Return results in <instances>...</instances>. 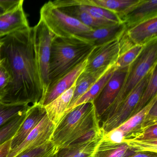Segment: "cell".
Instances as JSON below:
<instances>
[{
	"label": "cell",
	"instance_id": "6da1fadb",
	"mask_svg": "<svg viewBox=\"0 0 157 157\" xmlns=\"http://www.w3.org/2000/svg\"><path fill=\"white\" fill-rule=\"evenodd\" d=\"M0 58L11 75L6 103L40 101L43 88L36 64L33 28L15 31L0 38Z\"/></svg>",
	"mask_w": 157,
	"mask_h": 157
},
{
	"label": "cell",
	"instance_id": "7a4b0ae2",
	"mask_svg": "<svg viewBox=\"0 0 157 157\" xmlns=\"http://www.w3.org/2000/svg\"><path fill=\"white\" fill-rule=\"evenodd\" d=\"M94 102L75 107L64 117L51 139L58 150L73 144L102 138L103 131Z\"/></svg>",
	"mask_w": 157,
	"mask_h": 157
},
{
	"label": "cell",
	"instance_id": "3957f363",
	"mask_svg": "<svg viewBox=\"0 0 157 157\" xmlns=\"http://www.w3.org/2000/svg\"><path fill=\"white\" fill-rule=\"evenodd\" d=\"M94 47L89 40L78 35L67 38L54 36L50 52L48 87L86 59Z\"/></svg>",
	"mask_w": 157,
	"mask_h": 157
},
{
	"label": "cell",
	"instance_id": "277c9868",
	"mask_svg": "<svg viewBox=\"0 0 157 157\" xmlns=\"http://www.w3.org/2000/svg\"><path fill=\"white\" fill-rule=\"evenodd\" d=\"M157 65V39L144 47L141 54L128 67L127 73L118 96L101 119L102 122L111 117L120 104L136 86Z\"/></svg>",
	"mask_w": 157,
	"mask_h": 157
},
{
	"label": "cell",
	"instance_id": "5b68a950",
	"mask_svg": "<svg viewBox=\"0 0 157 157\" xmlns=\"http://www.w3.org/2000/svg\"><path fill=\"white\" fill-rule=\"evenodd\" d=\"M40 20L57 37L67 38L94 30L66 14L54 6L52 1L43 5L40 10Z\"/></svg>",
	"mask_w": 157,
	"mask_h": 157
},
{
	"label": "cell",
	"instance_id": "8992f818",
	"mask_svg": "<svg viewBox=\"0 0 157 157\" xmlns=\"http://www.w3.org/2000/svg\"><path fill=\"white\" fill-rule=\"evenodd\" d=\"M33 28L36 59L44 91L43 97L49 86V60L54 35L41 20Z\"/></svg>",
	"mask_w": 157,
	"mask_h": 157
},
{
	"label": "cell",
	"instance_id": "52a82bcc",
	"mask_svg": "<svg viewBox=\"0 0 157 157\" xmlns=\"http://www.w3.org/2000/svg\"><path fill=\"white\" fill-rule=\"evenodd\" d=\"M150 73V72L126 97L114 113L108 119L103 121L101 127L104 134L118 127L130 117L147 85Z\"/></svg>",
	"mask_w": 157,
	"mask_h": 157
},
{
	"label": "cell",
	"instance_id": "ba28073f",
	"mask_svg": "<svg viewBox=\"0 0 157 157\" xmlns=\"http://www.w3.org/2000/svg\"><path fill=\"white\" fill-rule=\"evenodd\" d=\"M121 36L107 43L94 46L87 58L88 62L84 70L94 71L114 65L121 54Z\"/></svg>",
	"mask_w": 157,
	"mask_h": 157
},
{
	"label": "cell",
	"instance_id": "9c48e42d",
	"mask_svg": "<svg viewBox=\"0 0 157 157\" xmlns=\"http://www.w3.org/2000/svg\"><path fill=\"white\" fill-rule=\"evenodd\" d=\"M128 67L122 69L115 68L111 78L94 101L96 115L100 121L118 96L125 79Z\"/></svg>",
	"mask_w": 157,
	"mask_h": 157
},
{
	"label": "cell",
	"instance_id": "30bf717a",
	"mask_svg": "<svg viewBox=\"0 0 157 157\" xmlns=\"http://www.w3.org/2000/svg\"><path fill=\"white\" fill-rule=\"evenodd\" d=\"M55 129V126L46 114L23 141L10 151L7 157H19L25 152L50 141Z\"/></svg>",
	"mask_w": 157,
	"mask_h": 157
},
{
	"label": "cell",
	"instance_id": "8fae6325",
	"mask_svg": "<svg viewBox=\"0 0 157 157\" xmlns=\"http://www.w3.org/2000/svg\"><path fill=\"white\" fill-rule=\"evenodd\" d=\"M87 58L71 71L49 86L38 103L44 107L69 89L75 83L81 73L85 69L88 62Z\"/></svg>",
	"mask_w": 157,
	"mask_h": 157
},
{
	"label": "cell",
	"instance_id": "7c38bea8",
	"mask_svg": "<svg viewBox=\"0 0 157 157\" xmlns=\"http://www.w3.org/2000/svg\"><path fill=\"white\" fill-rule=\"evenodd\" d=\"M23 3V0H21L13 9L0 16V34L5 36L30 27L24 10Z\"/></svg>",
	"mask_w": 157,
	"mask_h": 157
},
{
	"label": "cell",
	"instance_id": "4fadbf2b",
	"mask_svg": "<svg viewBox=\"0 0 157 157\" xmlns=\"http://www.w3.org/2000/svg\"><path fill=\"white\" fill-rule=\"evenodd\" d=\"M125 34L133 44L145 46L157 39V16L126 29Z\"/></svg>",
	"mask_w": 157,
	"mask_h": 157
},
{
	"label": "cell",
	"instance_id": "5bb4252c",
	"mask_svg": "<svg viewBox=\"0 0 157 157\" xmlns=\"http://www.w3.org/2000/svg\"><path fill=\"white\" fill-rule=\"evenodd\" d=\"M46 114L44 107L37 103L32 104L28 115L12 139L11 150L20 145Z\"/></svg>",
	"mask_w": 157,
	"mask_h": 157
},
{
	"label": "cell",
	"instance_id": "9a60e30c",
	"mask_svg": "<svg viewBox=\"0 0 157 157\" xmlns=\"http://www.w3.org/2000/svg\"><path fill=\"white\" fill-rule=\"evenodd\" d=\"M156 16H157V0H139L122 21L128 29Z\"/></svg>",
	"mask_w": 157,
	"mask_h": 157
},
{
	"label": "cell",
	"instance_id": "2e32d148",
	"mask_svg": "<svg viewBox=\"0 0 157 157\" xmlns=\"http://www.w3.org/2000/svg\"><path fill=\"white\" fill-rule=\"evenodd\" d=\"M156 101H157V95L154 96L139 112L117 128L123 134L124 140L135 139L140 136L143 133L141 127L143 120L151 106Z\"/></svg>",
	"mask_w": 157,
	"mask_h": 157
},
{
	"label": "cell",
	"instance_id": "e0dca14e",
	"mask_svg": "<svg viewBox=\"0 0 157 157\" xmlns=\"http://www.w3.org/2000/svg\"><path fill=\"white\" fill-rule=\"evenodd\" d=\"M113 65H111L94 71H88L84 70L76 81L73 96L66 113L81 96L84 94Z\"/></svg>",
	"mask_w": 157,
	"mask_h": 157
},
{
	"label": "cell",
	"instance_id": "ac0fdd59",
	"mask_svg": "<svg viewBox=\"0 0 157 157\" xmlns=\"http://www.w3.org/2000/svg\"><path fill=\"white\" fill-rule=\"evenodd\" d=\"M75 82L67 90L44 106L47 115L55 126V128L63 119L70 104L75 90Z\"/></svg>",
	"mask_w": 157,
	"mask_h": 157
},
{
	"label": "cell",
	"instance_id": "d6986e66",
	"mask_svg": "<svg viewBox=\"0 0 157 157\" xmlns=\"http://www.w3.org/2000/svg\"><path fill=\"white\" fill-rule=\"evenodd\" d=\"M126 30L124 23L99 29L78 35L79 36L89 40L94 46L100 45L121 36Z\"/></svg>",
	"mask_w": 157,
	"mask_h": 157
},
{
	"label": "cell",
	"instance_id": "ffe728a7",
	"mask_svg": "<svg viewBox=\"0 0 157 157\" xmlns=\"http://www.w3.org/2000/svg\"><path fill=\"white\" fill-rule=\"evenodd\" d=\"M139 0H81L82 3L100 7L115 13L123 22V18Z\"/></svg>",
	"mask_w": 157,
	"mask_h": 157
},
{
	"label": "cell",
	"instance_id": "44dd1931",
	"mask_svg": "<svg viewBox=\"0 0 157 157\" xmlns=\"http://www.w3.org/2000/svg\"><path fill=\"white\" fill-rule=\"evenodd\" d=\"M136 152L125 142L111 143L102 138L95 148L93 157H129Z\"/></svg>",
	"mask_w": 157,
	"mask_h": 157
},
{
	"label": "cell",
	"instance_id": "7402d4cb",
	"mask_svg": "<svg viewBox=\"0 0 157 157\" xmlns=\"http://www.w3.org/2000/svg\"><path fill=\"white\" fill-rule=\"evenodd\" d=\"M101 139L83 141L59 149L54 157H93L95 148Z\"/></svg>",
	"mask_w": 157,
	"mask_h": 157
},
{
	"label": "cell",
	"instance_id": "603a6c76",
	"mask_svg": "<svg viewBox=\"0 0 157 157\" xmlns=\"http://www.w3.org/2000/svg\"><path fill=\"white\" fill-rule=\"evenodd\" d=\"M115 70V68L114 67L113 65V66L98 81L96 82L84 94L81 96L74 103V104L66 112L64 117L67 115L69 112L77 106L86 103L94 101L103 89L104 87L108 81V80L111 78Z\"/></svg>",
	"mask_w": 157,
	"mask_h": 157
},
{
	"label": "cell",
	"instance_id": "cb8c5ba5",
	"mask_svg": "<svg viewBox=\"0 0 157 157\" xmlns=\"http://www.w3.org/2000/svg\"><path fill=\"white\" fill-rule=\"evenodd\" d=\"M58 8L61 10L66 14L77 19L84 25L93 29H99L117 24L113 23L106 22L96 20L76 6H66Z\"/></svg>",
	"mask_w": 157,
	"mask_h": 157
},
{
	"label": "cell",
	"instance_id": "d4e9b609",
	"mask_svg": "<svg viewBox=\"0 0 157 157\" xmlns=\"http://www.w3.org/2000/svg\"><path fill=\"white\" fill-rule=\"evenodd\" d=\"M157 65H156L151 71L147 85L142 92L138 102L131 113L130 117L145 107L154 96L157 95Z\"/></svg>",
	"mask_w": 157,
	"mask_h": 157
},
{
	"label": "cell",
	"instance_id": "484cf974",
	"mask_svg": "<svg viewBox=\"0 0 157 157\" xmlns=\"http://www.w3.org/2000/svg\"><path fill=\"white\" fill-rule=\"evenodd\" d=\"M30 106L26 103H6L0 100V128Z\"/></svg>",
	"mask_w": 157,
	"mask_h": 157
},
{
	"label": "cell",
	"instance_id": "4316f807",
	"mask_svg": "<svg viewBox=\"0 0 157 157\" xmlns=\"http://www.w3.org/2000/svg\"><path fill=\"white\" fill-rule=\"evenodd\" d=\"M32 105L24 112L7 122L0 128V144L13 138L28 115Z\"/></svg>",
	"mask_w": 157,
	"mask_h": 157
},
{
	"label": "cell",
	"instance_id": "83f0119b",
	"mask_svg": "<svg viewBox=\"0 0 157 157\" xmlns=\"http://www.w3.org/2000/svg\"><path fill=\"white\" fill-rule=\"evenodd\" d=\"M145 46L134 45L127 49L121 54L114 65V67L116 69L128 67L138 57Z\"/></svg>",
	"mask_w": 157,
	"mask_h": 157
},
{
	"label": "cell",
	"instance_id": "f1b7e54d",
	"mask_svg": "<svg viewBox=\"0 0 157 157\" xmlns=\"http://www.w3.org/2000/svg\"><path fill=\"white\" fill-rule=\"evenodd\" d=\"M130 147L136 152H148L157 153V139L137 140H125Z\"/></svg>",
	"mask_w": 157,
	"mask_h": 157
},
{
	"label": "cell",
	"instance_id": "f546056e",
	"mask_svg": "<svg viewBox=\"0 0 157 157\" xmlns=\"http://www.w3.org/2000/svg\"><path fill=\"white\" fill-rule=\"evenodd\" d=\"M58 151L50 140L40 147L25 152L19 157H54Z\"/></svg>",
	"mask_w": 157,
	"mask_h": 157
},
{
	"label": "cell",
	"instance_id": "4dcf8cb0",
	"mask_svg": "<svg viewBox=\"0 0 157 157\" xmlns=\"http://www.w3.org/2000/svg\"><path fill=\"white\" fill-rule=\"evenodd\" d=\"M11 82V75L8 69L0 62V100H2L7 94Z\"/></svg>",
	"mask_w": 157,
	"mask_h": 157
},
{
	"label": "cell",
	"instance_id": "1f68e13d",
	"mask_svg": "<svg viewBox=\"0 0 157 157\" xmlns=\"http://www.w3.org/2000/svg\"><path fill=\"white\" fill-rule=\"evenodd\" d=\"M155 125H157V101L151 106L143 120L141 127L142 131L144 132L150 127Z\"/></svg>",
	"mask_w": 157,
	"mask_h": 157
},
{
	"label": "cell",
	"instance_id": "d6a6232c",
	"mask_svg": "<svg viewBox=\"0 0 157 157\" xmlns=\"http://www.w3.org/2000/svg\"><path fill=\"white\" fill-rule=\"evenodd\" d=\"M137 140H156L157 139V125L150 127L142 133Z\"/></svg>",
	"mask_w": 157,
	"mask_h": 157
},
{
	"label": "cell",
	"instance_id": "836d02e7",
	"mask_svg": "<svg viewBox=\"0 0 157 157\" xmlns=\"http://www.w3.org/2000/svg\"><path fill=\"white\" fill-rule=\"evenodd\" d=\"M20 1L21 0H0V8L6 12L13 9Z\"/></svg>",
	"mask_w": 157,
	"mask_h": 157
},
{
	"label": "cell",
	"instance_id": "e575fe53",
	"mask_svg": "<svg viewBox=\"0 0 157 157\" xmlns=\"http://www.w3.org/2000/svg\"><path fill=\"white\" fill-rule=\"evenodd\" d=\"M11 139L0 144V157H7L11 150Z\"/></svg>",
	"mask_w": 157,
	"mask_h": 157
},
{
	"label": "cell",
	"instance_id": "d590c367",
	"mask_svg": "<svg viewBox=\"0 0 157 157\" xmlns=\"http://www.w3.org/2000/svg\"><path fill=\"white\" fill-rule=\"evenodd\" d=\"M129 157H157V153L148 152H137Z\"/></svg>",
	"mask_w": 157,
	"mask_h": 157
},
{
	"label": "cell",
	"instance_id": "8d00e7d4",
	"mask_svg": "<svg viewBox=\"0 0 157 157\" xmlns=\"http://www.w3.org/2000/svg\"><path fill=\"white\" fill-rule=\"evenodd\" d=\"M4 13V11H3L1 8H0V16H1L2 14H3Z\"/></svg>",
	"mask_w": 157,
	"mask_h": 157
},
{
	"label": "cell",
	"instance_id": "74e56055",
	"mask_svg": "<svg viewBox=\"0 0 157 157\" xmlns=\"http://www.w3.org/2000/svg\"><path fill=\"white\" fill-rule=\"evenodd\" d=\"M4 36L0 34V38H1L2 37V36Z\"/></svg>",
	"mask_w": 157,
	"mask_h": 157
},
{
	"label": "cell",
	"instance_id": "f35d334b",
	"mask_svg": "<svg viewBox=\"0 0 157 157\" xmlns=\"http://www.w3.org/2000/svg\"><path fill=\"white\" fill-rule=\"evenodd\" d=\"M0 62H1V58H0Z\"/></svg>",
	"mask_w": 157,
	"mask_h": 157
}]
</instances>
